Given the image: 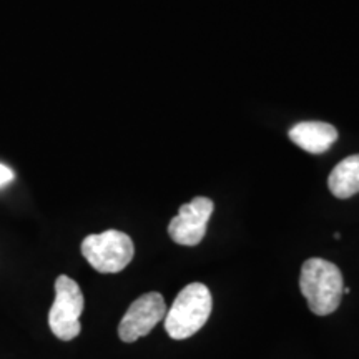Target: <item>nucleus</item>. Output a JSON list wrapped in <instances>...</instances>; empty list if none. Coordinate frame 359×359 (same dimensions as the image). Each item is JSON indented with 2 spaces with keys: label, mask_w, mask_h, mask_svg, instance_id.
Instances as JSON below:
<instances>
[{
  "label": "nucleus",
  "mask_w": 359,
  "mask_h": 359,
  "mask_svg": "<svg viewBox=\"0 0 359 359\" xmlns=\"http://www.w3.org/2000/svg\"><path fill=\"white\" fill-rule=\"evenodd\" d=\"M13 180V172L7 165L0 163V187H6L7 183H11Z\"/></svg>",
  "instance_id": "9"
},
{
  "label": "nucleus",
  "mask_w": 359,
  "mask_h": 359,
  "mask_svg": "<svg viewBox=\"0 0 359 359\" xmlns=\"http://www.w3.org/2000/svg\"><path fill=\"white\" fill-rule=\"evenodd\" d=\"M167 314L163 296L156 291L145 293L130 304L118 326V336L123 343H135L150 333Z\"/></svg>",
  "instance_id": "5"
},
{
  "label": "nucleus",
  "mask_w": 359,
  "mask_h": 359,
  "mask_svg": "<svg viewBox=\"0 0 359 359\" xmlns=\"http://www.w3.org/2000/svg\"><path fill=\"white\" fill-rule=\"evenodd\" d=\"M82 255L98 273H118L133 259L135 246L127 233L107 230L82 241Z\"/></svg>",
  "instance_id": "3"
},
{
  "label": "nucleus",
  "mask_w": 359,
  "mask_h": 359,
  "mask_svg": "<svg viewBox=\"0 0 359 359\" xmlns=\"http://www.w3.org/2000/svg\"><path fill=\"white\" fill-rule=\"evenodd\" d=\"M213 299L203 283H191L180 291L165 314V330L170 338L187 339L198 333L212 314Z\"/></svg>",
  "instance_id": "2"
},
{
  "label": "nucleus",
  "mask_w": 359,
  "mask_h": 359,
  "mask_svg": "<svg viewBox=\"0 0 359 359\" xmlns=\"http://www.w3.org/2000/svg\"><path fill=\"white\" fill-rule=\"evenodd\" d=\"M83 304V293L77 283L65 275L58 276L55 281V302L48 313V326L58 339L72 341L80 334Z\"/></svg>",
  "instance_id": "4"
},
{
  "label": "nucleus",
  "mask_w": 359,
  "mask_h": 359,
  "mask_svg": "<svg viewBox=\"0 0 359 359\" xmlns=\"http://www.w3.org/2000/svg\"><path fill=\"white\" fill-rule=\"evenodd\" d=\"M327 187L336 198L346 200L359 193V155H351L333 168Z\"/></svg>",
  "instance_id": "8"
},
{
  "label": "nucleus",
  "mask_w": 359,
  "mask_h": 359,
  "mask_svg": "<svg viewBox=\"0 0 359 359\" xmlns=\"http://www.w3.org/2000/svg\"><path fill=\"white\" fill-rule=\"evenodd\" d=\"M213 210V201L206 196H196L190 203H185L168 224L170 238L177 245H198L206 235V224Z\"/></svg>",
  "instance_id": "6"
},
{
  "label": "nucleus",
  "mask_w": 359,
  "mask_h": 359,
  "mask_svg": "<svg viewBox=\"0 0 359 359\" xmlns=\"http://www.w3.org/2000/svg\"><path fill=\"white\" fill-rule=\"evenodd\" d=\"M290 138L308 154L321 155L338 140V130L325 122H302L290 130Z\"/></svg>",
  "instance_id": "7"
},
{
  "label": "nucleus",
  "mask_w": 359,
  "mask_h": 359,
  "mask_svg": "<svg viewBox=\"0 0 359 359\" xmlns=\"http://www.w3.org/2000/svg\"><path fill=\"white\" fill-rule=\"evenodd\" d=\"M343 275L334 263L323 258L304 262L299 275V290L308 306L318 316L334 313L343 296Z\"/></svg>",
  "instance_id": "1"
}]
</instances>
